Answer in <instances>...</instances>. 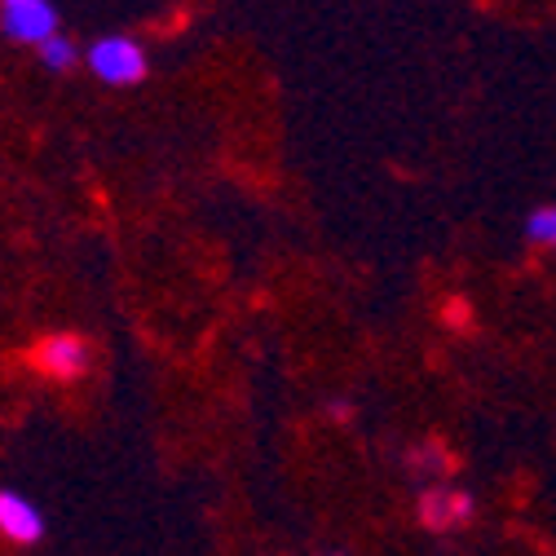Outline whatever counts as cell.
Here are the masks:
<instances>
[{
	"mask_svg": "<svg viewBox=\"0 0 556 556\" xmlns=\"http://www.w3.org/2000/svg\"><path fill=\"white\" fill-rule=\"evenodd\" d=\"M89 72L111 85V89H124V85H142L147 80V49L137 45L132 36H102L89 45L85 53Z\"/></svg>",
	"mask_w": 556,
	"mask_h": 556,
	"instance_id": "6da1fadb",
	"label": "cell"
},
{
	"mask_svg": "<svg viewBox=\"0 0 556 556\" xmlns=\"http://www.w3.org/2000/svg\"><path fill=\"white\" fill-rule=\"evenodd\" d=\"M0 31L18 45H45L58 36L53 0H0Z\"/></svg>",
	"mask_w": 556,
	"mask_h": 556,
	"instance_id": "7a4b0ae2",
	"label": "cell"
},
{
	"mask_svg": "<svg viewBox=\"0 0 556 556\" xmlns=\"http://www.w3.org/2000/svg\"><path fill=\"white\" fill-rule=\"evenodd\" d=\"M415 517H420L429 534H451L477 517V500L468 491H451V485H429L420 504H415Z\"/></svg>",
	"mask_w": 556,
	"mask_h": 556,
	"instance_id": "3957f363",
	"label": "cell"
},
{
	"mask_svg": "<svg viewBox=\"0 0 556 556\" xmlns=\"http://www.w3.org/2000/svg\"><path fill=\"white\" fill-rule=\"evenodd\" d=\"M31 363H36L45 376H53V380H80V376L89 371L93 354H89V340H85V336L58 331V336H45V340L36 344Z\"/></svg>",
	"mask_w": 556,
	"mask_h": 556,
	"instance_id": "277c9868",
	"label": "cell"
},
{
	"mask_svg": "<svg viewBox=\"0 0 556 556\" xmlns=\"http://www.w3.org/2000/svg\"><path fill=\"white\" fill-rule=\"evenodd\" d=\"M0 534L10 543H40L45 539V513L18 491H0Z\"/></svg>",
	"mask_w": 556,
	"mask_h": 556,
	"instance_id": "5b68a950",
	"label": "cell"
},
{
	"mask_svg": "<svg viewBox=\"0 0 556 556\" xmlns=\"http://www.w3.org/2000/svg\"><path fill=\"white\" fill-rule=\"evenodd\" d=\"M36 53H40V62L49 66V72H72V66L80 62V49H76V40H72V36H62V31H58L53 40H45Z\"/></svg>",
	"mask_w": 556,
	"mask_h": 556,
	"instance_id": "8992f818",
	"label": "cell"
},
{
	"mask_svg": "<svg viewBox=\"0 0 556 556\" xmlns=\"http://www.w3.org/2000/svg\"><path fill=\"white\" fill-rule=\"evenodd\" d=\"M406 468L410 472H451V455L438 446V442H420L415 451H406Z\"/></svg>",
	"mask_w": 556,
	"mask_h": 556,
	"instance_id": "52a82bcc",
	"label": "cell"
},
{
	"mask_svg": "<svg viewBox=\"0 0 556 556\" xmlns=\"http://www.w3.org/2000/svg\"><path fill=\"white\" fill-rule=\"evenodd\" d=\"M526 239L539 248H556V203H543L526 217Z\"/></svg>",
	"mask_w": 556,
	"mask_h": 556,
	"instance_id": "ba28073f",
	"label": "cell"
},
{
	"mask_svg": "<svg viewBox=\"0 0 556 556\" xmlns=\"http://www.w3.org/2000/svg\"><path fill=\"white\" fill-rule=\"evenodd\" d=\"M327 415H331V420H354V402L336 397V402H327Z\"/></svg>",
	"mask_w": 556,
	"mask_h": 556,
	"instance_id": "9c48e42d",
	"label": "cell"
}]
</instances>
